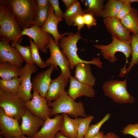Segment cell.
I'll use <instances>...</instances> for the list:
<instances>
[{
	"label": "cell",
	"instance_id": "obj_1",
	"mask_svg": "<svg viewBox=\"0 0 138 138\" xmlns=\"http://www.w3.org/2000/svg\"><path fill=\"white\" fill-rule=\"evenodd\" d=\"M23 30L34 26L38 9L37 0H2Z\"/></svg>",
	"mask_w": 138,
	"mask_h": 138
},
{
	"label": "cell",
	"instance_id": "obj_2",
	"mask_svg": "<svg viewBox=\"0 0 138 138\" xmlns=\"http://www.w3.org/2000/svg\"><path fill=\"white\" fill-rule=\"evenodd\" d=\"M67 36H64L60 40L59 46L61 51L68 58L70 69H74L76 64L81 63L92 64L99 68L102 67L103 64L99 57L93 58L90 61H85L80 58L77 54V44L80 39H85L81 36L80 31L76 33L68 32Z\"/></svg>",
	"mask_w": 138,
	"mask_h": 138
},
{
	"label": "cell",
	"instance_id": "obj_3",
	"mask_svg": "<svg viewBox=\"0 0 138 138\" xmlns=\"http://www.w3.org/2000/svg\"><path fill=\"white\" fill-rule=\"evenodd\" d=\"M48 104L49 107L52 108L51 116L60 113L67 114L75 118L79 117L85 118L88 116L85 113L83 103L80 101L75 102L66 91L57 99L48 102Z\"/></svg>",
	"mask_w": 138,
	"mask_h": 138
},
{
	"label": "cell",
	"instance_id": "obj_4",
	"mask_svg": "<svg viewBox=\"0 0 138 138\" xmlns=\"http://www.w3.org/2000/svg\"><path fill=\"white\" fill-rule=\"evenodd\" d=\"M112 42L107 45L96 44L93 46L95 48L100 50L101 54L104 58L110 63H113L117 60L115 56L116 53L118 52L123 53L126 58L125 63L124 66L120 70L119 74L121 75L126 69V66L128 63V58L132 54V51L130 40L127 41H122L118 40L112 36Z\"/></svg>",
	"mask_w": 138,
	"mask_h": 138
},
{
	"label": "cell",
	"instance_id": "obj_5",
	"mask_svg": "<svg viewBox=\"0 0 138 138\" xmlns=\"http://www.w3.org/2000/svg\"><path fill=\"white\" fill-rule=\"evenodd\" d=\"M127 79L123 81L112 80L105 82L102 86L105 95L113 102L119 103L132 104L135 100L127 89Z\"/></svg>",
	"mask_w": 138,
	"mask_h": 138
},
{
	"label": "cell",
	"instance_id": "obj_6",
	"mask_svg": "<svg viewBox=\"0 0 138 138\" xmlns=\"http://www.w3.org/2000/svg\"><path fill=\"white\" fill-rule=\"evenodd\" d=\"M47 49L49 48L50 52V57L45 62L49 66L53 65L55 69L58 70L59 66L61 70L64 77L68 83L71 76L69 67V62L68 58L62 53L60 49L59 44L57 45L54 40L50 35L49 42L46 46Z\"/></svg>",
	"mask_w": 138,
	"mask_h": 138
},
{
	"label": "cell",
	"instance_id": "obj_7",
	"mask_svg": "<svg viewBox=\"0 0 138 138\" xmlns=\"http://www.w3.org/2000/svg\"><path fill=\"white\" fill-rule=\"evenodd\" d=\"M5 10L4 18L0 21V36L6 37L10 42L20 44L24 38L23 36L21 35L23 30L5 6Z\"/></svg>",
	"mask_w": 138,
	"mask_h": 138
},
{
	"label": "cell",
	"instance_id": "obj_8",
	"mask_svg": "<svg viewBox=\"0 0 138 138\" xmlns=\"http://www.w3.org/2000/svg\"><path fill=\"white\" fill-rule=\"evenodd\" d=\"M0 107L8 116L20 121L26 109L25 103L17 95L0 90Z\"/></svg>",
	"mask_w": 138,
	"mask_h": 138
},
{
	"label": "cell",
	"instance_id": "obj_9",
	"mask_svg": "<svg viewBox=\"0 0 138 138\" xmlns=\"http://www.w3.org/2000/svg\"><path fill=\"white\" fill-rule=\"evenodd\" d=\"M37 70V67L34 64L26 63L21 68L20 76L21 83L17 95L25 103L33 98V94L31 93L32 83L31 82V77L32 74Z\"/></svg>",
	"mask_w": 138,
	"mask_h": 138
},
{
	"label": "cell",
	"instance_id": "obj_10",
	"mask_svg": "<svg viewBox=\"0 0 138 138\" xmlns=\"http://www.w3.org/2000/svg\"><path fill=\"white\" fill-rule=\"evenodd\" d=\"M32 89L33 91V98L25 103L26 108L33 115L45 121L51 116L52 108L49 107L45 98L41 96L36 89Z\"/></svg>",
	"mask_w": 138,
	"mask_h": 138
},
{
	"label": "cell",
	"instance_id": "obj_11",
	"mask_svg": "<svg viewBox=\"0 0 138 138\" xmlns=\"http://www.w3.org/2000/svg\"><path fill=\"white\" fill-rule=\"evenodd\" d=\"M0 40V63L8 62L21 67L25 61L18 51L10 46V41L6 37H1Z\"/></svg>",
	"mask_w": 138,
	"mask_h": 138
},
{
	"label": "cell",
	"instance_id": "obj_12",
	"mask_svg": "<svg viewBox=\"0 0 138 138\" xmlns=\"http://www.w3.org/2000/svg\"><path fill=\"white\" fill-rule=\"evenodd\" d=\"M19 121L10 117L0 107V135L4 137H12L22 135Z\"/></svg>",
	"mask_w": 138,
	"mask_h": 138
},
{
	"label": "cell",
	"instance_id": "obj_13",
	"mask_svg": "<svg viewBox=\"0 0 138 138\" xmlns=\"http://www.w3.org/2000/svg\"><path fill=\"white\" fill-rule=\"evenodd\" d=\"M21 119L20 127L22 134L28 137L33 136L44 123V120L33 115L27 108L22 116Z\"/></svg>",
	"mask_w": 138,
	"mask_h": 138
},
{
	"label": "cell",
	"instance_id": "obj_14",
	"mask_svg": "<svg viewBox=\"0 0 138 138\" xmlns=\"http://www.w3.org/2000/svg\"><path fill=\"white\" fill-rule=\"evenodd\" d=\"M63 114H56L53 118H48L40 130L32 138H55L62 128Z\"/></svg>",
	"mask_w": 138,
	"mask_h": 138
},
{
	"label": "cell",
	"instance_id": "obj_15",
	"mask_svg": "<svg viewBox=\"0 0 138 138\" xmlns=\"http://www.w3.org/2000/svg\"><path fill=\"white\" fill-rule=\"evenodd\" d=\"M103 22L107 30L112 36L122 41L130 40V32L117 18H104Z\"/></svg>",
	"mask_w": 138,
	"mask_h": 138
},
{
	"label": "cell",
	"instance_id": "obj_16",
	"mask_svg": "<svg viewBox=\"0 0 138 138\" xmlns=\"http://www.w3.org/2000/svg\"><path fill=\"white\" fill-rule=\"evenodd\" d=\"M69 79L70 84L67 92L74 100L82 96L95 97L96 93L93 86L79 82L74 77L71 76Z\"/></svg>",
	"mask_w": 138,
	"mask_h": 138
},
{
	"label": "cell",
	"instance_id": "obj_17",
	"mask_svg": "<svg viewBox=\"0 0 138 138\" xmlns=\"http://www.w3.org/2000/svg\"><path fill=\"white\" fill-rule=\"evenodd\" d=\"M21 35H27L32 38L39 50L44 53L47 52L46 46L49 42L50 34L41 30L40 28L34 25L29 28L23 29Z\"/></svg>",
	"mask_w": 138,
	"mask_h": 138
},
{
	"label": "cell",
	"instance_id": "obj_18",
	"mask_svg": "<svg viewBox=\"0 0 138 138\" xmlns=\"http://www.w3.org/2000/svg\"><path fill=\"white\" fill-rule=\"evenodd\" d=\"M55 69L54 66L51 64L48 69L39 73L32 80V88L36 89L40 95L44 98L52 80L51 74Z\"/></svg>",
	"mask_w": 138,
	"mask_h": 138
},
{
	"label": "cell",
	"instance_id": "obj_19",
	"mask_svg": "<svg viewBox=\"0 0 138 138\" xmlns=\"http://www.w3.org/2000/svg\"><path fill=\"white\" fill-rule=\"evenodd\" d=\"M63 20V18L56 17L54 14L53 9L51 4L49 8V16L48 20L44 26L41 29V30L51 34L54 38L55 43L59 44V40L62 37L67 35L68 32L61 34L57 29L58 23Z\"/></svg>",
	"mask_w": 138,
	"mask_h": 138
},
{
	"label": "cell",
	"instance_id": "obj_20",
	"mask_svg": "<svg viewBox=\"0 0 138 138\" xmlns=\"http://www.w3.org/2000/svg\"><path fill=\"white\" fill-rule=\"evenodd\" d=\"M67 83L61 72L58 77L52 80L45 97L48 102L54 101L61 97L65 91Z\"/></svg>",
	"mask_w": 138,
	"mask_h": 138
},
{
	"label": "cell",
	"instance_id": "obj_21",
	"mask_svg": "<svg viewBox=\"0 0 138 138\" xmlns=\"http://www.w3.org/2000/svg\"><path fill=\"white\" fill-rule=\"evenodd\" d=\"M74 77L79 82L92 86L96 79L92 74L90 64L83 63L76 65Z\"/></svg>",
	"mask_w": 138,
	"mask_h": 138
},
{
	"label": "cell",
	"instance_id": "obj_22",
	"mask_svg": "<svg viewBox=\"0 0 138 138\" xmlns=\"http://www.w3.org/2000/svg\"><path fill=\"white\" fill-rule=\"evenodd\" d=\"M63 123L60 132L69 138H77L78 125V118L72 119L67 114L63 113Z\"/></svg>",
	"mask_w": 138,
	"mask_h": 138
},
{
	"label": "cell",
	"instance_id": "obj_23",
	"mask_svg": "<svg viewBox=\"0 0 138 138\" xmlns=\"http://www.w3.org/2000/svg\"><path fill=\"white\" fill-rule=\"evenodd\" d=\"M21 67L8 62L0 63V76L5 80L20 77Z\"/></svg>",
	"mask_w": 138,
	"mask_h": 138
},
{
	"label": "cell",
	"instance_id": "obj_24",
	"mask_svg": "<svg viewBox=\"0 0 138 138\" xmlns=\"http://www.w3.org/2000/svg\"><path fill=\"white\" fill-rule=\"evenodd\" d=\"M85 8V13H89L96 17H101L104 5V0H81Z\"/></svg>",
	"mask_w": 138,
	"mask_h": 138
},
{
	"label": "cell",
	"instance_id": "obj_25",
	"mask_svg": "<svg viewBox=\"0 0 138 138\" xmlns=\"http://www.w3.org/2000/svg\"><path fill=\"white\" fill-rule=\"evenodd\" d=\"M138 12L132 7L130 13L120 21L122 24L132 34H138Z\"/></svg>",
	"mask_w": 138,
	"mask_h": 138
},
{
	"label": "cell",
	"instance_id": "obj_26",
	"mask_svg": "<svg viewBox=\"0 0 138 138\" xmlns=\"http://www.w3.org/2000/svg\"><path fill=\"white\" fill-rule=\"evenodd\" d=\"M123 4L119 0H109L104 5L101 17L104 18H116Z\"/></svg>",
	"mask_w": 138,
	"mask_h": 138
},
{
	"label": "cell",
	"instance_id": "obj_27",
	"mask_svg": "<svg viewBox=\"0 0 138 138\" xmlns=\"http://www.w3.org/2000/svg\"><path fill=\"white\" fill-rule=\"evenodd\" d=\"M21 83L19 77H15L12 79L5 80L0 79V90L14 95H17Z\"/></svg>",
	"mask_w": 138,
	"mask_h": 138
},
{
	"label": "cell",
	"instance_id": "obj_28",
	"mask_svg": "<svg viewBox=\"0 0 138 138\" xmlns=\"http://www.w3.org/2000/svg\"><path fill=\"white\" fill-rule=\"evenodd\" d=\"M84 14L80 2L76 0L71 6L66 9L63 14V18L68 26H70L73 24V19L75 17L80 14L83 15Z\"/></svg>",
	"mask_w": 138,
	"mask_h": 138
},
{
	"label": "cell",
	"instance_id": "obj_29",
	"mask_svg": "<svg viewBox=\"0 0 138 138\" xmlns=\"http://www.w3.org/2000/svg\"><path fill=\"white\" fill-rule=\"evenodd\" d=\"M130 41L132 51L131 61L128 68H126L121 77H123L128 73L134 66L138 64V34H132Z\"/></svg>",
	"mask_w": 138,
	"mask_h": 138
},
{
	"label": "cell",
	"instance_id": "obj_30",
	"mask_svg": "<svg viewBox=\"0 0 138 138\" xmlns=\"http://www.w3.org/2000/svg\"><path fill=\"white\" fill-rule=\"evenodd\" d=\"M12 46L16 48L23 58L26 63L34 64L32 58L31 46H24L17 42H10Z\"/></svg>",
	"mask_w": 138,
	"mask_h": 138
},
{
	"label": "cell",
	"instance_id": "obj_31",
	"mask_svg": "<svg viewBox=\"0 0 138 138\" xmlns=\"http://www.w3.org/2000/svg\"><path fill=\"white\" fill-rule=\"evenodd\" d=\"M92 115L88 116L85 118H78V125L77 138H83L89 127L90 124L94 119Z\"/></svg>",
	"mask_w": 138,
	"mask_h": 138
},
{
	"label": "cell",
	"instance_id": "obj_32",
	"mask_svg": "<svg viewBox=\"0 0 138 138\" xmlns=\"http://www.w3.org/2000/svg\"><path fill=\"white\" fill-rule=\"evenodd\" d=\"M111 116L108 113L98 123L94 124H91L89 126L83 138H91L95 136L100 132V129L102 125L110 118Z\"/></svg>",
	"mask_w": 138,
	"mask_h": 138
},
{
	"label": "cell",
	"instance_id": "obj_33",
	"mask_svg": "<svg viewBox=\"0 0 138 138\" xmlns=\"http://www.w3.org/2000/svg\"><path fill=\"white\" fill-rule=\"evenodd\" d=\"M32 52V56L34 63L41 68H44L48 66L45 62L43 61L40 55L39 49L37 46L32 40V38L28 36Z\"/></svg>",
	"mask_w": 138,
	"mask_h": 138
},
{
	"label": "cell",
	"instance_id": "obj_34",
	"mask_svg": "<svg viewBox=\"0 0 138 138\" xmlns=\"http://www.w3.org/2000/svg\"><path fill=\"white\" fill-rule=\"evenodd\" d=\"M50 4L44 8L38 9L34 25L42 28L46 23L49 16V8Z\"/></svg>",
	"mask_w": 138,
	"mask_h": 138
},
{
	"label": "cell",
	"instance_id": "obj_35",
	"mask_svg": "<svg viewBox=\"0 0 138 138\" xmlns=\"http://www.w3.org/2000/svg\"><path fill=\"white\" fill-rule=\"evenodd\" d=\"M121 132L124 135L130 134L138 138V121L135 124H129L124 127Z\"/></svg>",
	"mask_w": 138,
	"mask_h": 138
},
{
	"label": "cell",
	"instance_id": "obj_36",
	"mask_svg": "<svg viewBox=\"0 0 138 138\" xmlns=\"http://www.w3.org/2000/svg\"><path fill=\"white\" fill-rule=\"evenodd\" d=\"M132 7L131 4L124 3L118 12L116 18L121 20L131 12Z\"/></svg>",
	"mask_w": 138,
	"mask_h": 138
},
{
	"label": "cell",
	"instance_id": "obj_37",
	"mask_svg": "<svg viewBox=\"0 0 138 138\" xmlns=\"http://www.w3.org/2000/svg\"><path fill=\"white\" fill-rule=\"evenodd\" d=\"M83 16L85 24L89 29L96 25V20L93 15L89 13H85Z\"/></svg>",
	"mask_w": 138,
	"mask_h": 138
},
{
	"label": "cell",
	"instance_id": "obj_38",
	"mask_svg": "<svg viewBox=\"0 0 138 138\" xmlns=\"http://www.w3.org/2000/svg\"><path fill=\"white\" fill-rule=\"evenodd\" d=\"M54 11L55 16L57 18H63V13L60 9L58 0H49Z\"/></svg>",
	"mask_w": 138,
	"mask_h": 138
},
{
	"label": "cell",
	"instance_id": "obj_39",
	"mask_svg": "<svg viewBox=\"0 0 138 138\" xmlns=\"http://www.w3.org/2000/svg\"><path fill=\"white\" fill-rule=\"evenodd\" d=\"M73 22L74 25L77 27L78 30L80 31L84 26L85 24L82 15H79L75 17L73 19Z\"/></svg>",
	"mask_w": 138,
	"mask_h": 138
},
{
	"label": "cell",
	"instance_id": "obj_40",
	"mask_svg": "<svg viewBox=\"0 0 138 138\" xmlns=\"http://www.w3.org/2000/svg\"><path fill=\"white\" fill-rule=\"evenodd\" d=\"M37 3L38 9L44 8L50 4L49 0H37Z\"/></svg>",
	"mask_w": 138,
	"mask_h": 138
},
{
	"label": "cell",
	"instance_id": "obj_41",
	"mask_svg": "<svg viewBox=\"0 0 138 138\" xmlns=\"http://www.w3.org/2000/svg\"><path fill=\"white\" fill-rule=\"evenodd\" d=\"M5 5L2 0H0V21L4 18L5 15Z\"/></svg>",
	"mask_w": 138,
	"mask_h": 138
},
{
	"label": "cell",
	"instance_id": "obj_42",
	"mask_svg": "<svg viewBox=\"0 0 138 138\" xmlns=\"http://www.w3.org/2000/svg\"><path fill=\"white\" fill-rule=\"evenodd\" d=\"M103 138H120L115 133L111 132L104 135Z\"/></svg>",
	"mask_w": 138,
	"mask_h": 138
},
{
	"label": "cell",
	"instance_id": "obj_43",
	"mask_svg": "<svg viewBox=\"0 0 138 138\" xmlns=\"http://www.w3.org/2000/svg\"><path fill=\"white\" fill-rule=\"evenodd\" d=\"M77 0H62L65 5L66 9L69 8Z\"/></svg>",
	"mask_w": 138,
	"mask_h": 138
},
{
	"label": "cell",
	"instance_id": "obj_44",
	"mask_svg": "<svg viewBox=\"0 0 138 138\" xmlns=\"http://www.w3.org/2000/svg\"><path fill=\"white\" fill-rule=\"evenodd\" d=\"M122 2L124 3H127L131 4L134 2H138V0H119Z\"/></svg>",
	"mask_w": 138,
	"mask_h": 138
},
{
	"label": "cell",
	"instance_id": "obj_45",
	"mask_svg": "<svg viewBox=\"0 0 138 138\" xmlns=\"http://www.w3.org/2000/svg\"><path fill=\"white\" fill-rule=\"evenodd\" d=\"M55 138H69L62 134L60 132H58L56 134Z\"/></svg>",
	"mask_w": 138,
	"mask_h": 138
},
{
	"label": "cell",
	"instance_id": "obj_46",
	"mask_svg": "<svg viewBox=\"0 0 138 138\" xmlns=\"http://www.w3.org/2000/svg\"><path fill=\"white\" fill-rule=\"evenodd\" d=\"M104 135L102 131L100 132L91 138H103Z\"/></svg>",
	"mask_w": 138,
	"mask_h": 138
},
{
	"label": "cell",
	"instance_id": "obj_47",
	"mask_svg": "<svg viewBox=\"0 0 138 138\" xmlns=\"http://www.w3.org/2000/svg\"><path fill=\"white\" fill-rule=\"evenodd\" d=\"M5 138H32V137H26L23 135H22L20 136L14 137H6Z\"/></svg>",
	"mask_w": 138,
	"mask_h": 138
},
{
	"label": "cell",
	"instance_id": "obj_48",
	"mask_svg": "<svg viewBox=\"0 0 138 138\" xmlns=\"http://www.w3.org/2000/svg\"><path fill=\"white\" fill-rule=\"evenodd\" d=\"M4 137H3L1 135H0V138H4Z\"/></svg>",
	"mask_w": 138,
	"mask_h": 138
}]
</instances>
